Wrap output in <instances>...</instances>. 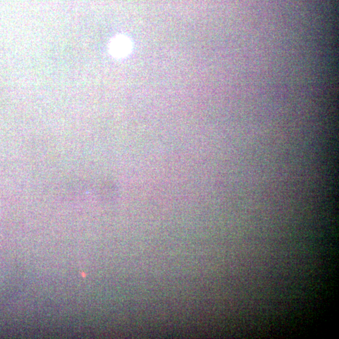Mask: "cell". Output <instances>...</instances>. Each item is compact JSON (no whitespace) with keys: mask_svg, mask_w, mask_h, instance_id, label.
Returning <instances> with one entry per match:
<instances>
[{"mask_svg":"<svg viewBox=\"0 0 339 339\" xmlns=\"http://www.w3.org/2000/svg\"><path fill=\"white\" fill-rule=\"evenodd\" d=\"M133 44L129 37L125 35H118L110 41L109 51L114 58L121 59L126 58L132 53Z\"/></svg>","mask_w":339,"mask_h":339,"instance_id":"1","label":"cell"}]
</instances>
